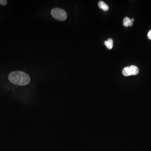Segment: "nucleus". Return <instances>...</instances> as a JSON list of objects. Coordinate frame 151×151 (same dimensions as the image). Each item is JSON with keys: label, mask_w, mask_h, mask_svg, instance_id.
Returning <instances> with one entry per match:
<instances>
[{"label": "nucleus", "mask_w": 151, "mask_h": 151, "mask_svg": "<svg viewBox=\"0 0 151 151\" xmlns=\"http://www.w3.org/2000/svg\"><path fill=\"white\" fill-rule=\"evenodd\" d=\"M8 79L12 84L22 87L29 85L31 82L30 75L21 71H12L8 76Z\"/></svg>", "instance_id": "obj_1"}, {"label": "nucleus", "mask_w": 151, "mask_h": 151, "mask_svg": "<svg viewBox=\"0 0 151 151\" xmlns=\"http://www.w3.org/2000/svg\"><path fill=\"white\" fill-rule=\"evenodd\" d=\"M52 16L59 21H64L67 18V13L64 10L61 8H53L50 11Z\"/></svg>", "instance_id": "obj_2"}, {"label": "nucleus", "mask_w": 151, "mask_h": 151, "mask_svg": "<svg viewBox=\"0 0 151 151\" xmlns=\"http://www.w3.org/2000/svg\"><path fill=\"white\" fill-rule=\"evenodd\" d=\"M139 70L138 67L134 65L125 67L123 70V74L126 76L136 75L139 74Z\"/></svg>", "instance_id": "obj_3"}, {"label": "nucleus", "mask_w": 151, "mask_h": 151, "mask_svg": "<svg viewBox=\"0 0 151 151\" xmlns=\"http://www.w3.org/2000/svg\"><path fill=\"white\" fill-rule=\"evenodd\" d=\"M98 6L100 9H103L104 11H108L109 9V6L107 4L103 1H100L98 3Z\"/></svg>", "instance_id": "obj_4"}, {"label": "nucleus", "mask_w": 151, "mask_h": 151, "mask_svg": "<svg viewBox=\"0 0 151 151\" xmlns=\"http://www.w3.org/2000/svg\"><path fill=\"white\" fill-rule=\"evenodd\" d=\"M130 21H131V19L129 18V17H125V18H124V21H123L124 26H126V27L129 26Z\"/></svg>", "instance_id": "obj_5"}, {"label": "nucleus", "mask_w": 151, "mask_h": 151, "mask_svg": "<svg viewBox=\"0 0 151 151\" xmlns=\"http://www.w3.org/2000/svg\"><path fill=\"white\" fill-rule=\"evenodd\" d=\"M105 45L107 47L108 49H111L113 47V43H110V42H108V40H107V41H105Z\"/></svg>", "instance_id": "obj_6"}, {"label": "nucleus", "mask_w": 151, "mask_h": 151, "mask_svg": "<svg viewBox=\"0 0 151 151\" xmlns=\"http://www.w3.org/2000/svg\"><path fill=\"white\" fill-rule=\"evenodd\" d=\"M7 3V0H0V4L2 5H6Z\"/></svg>", "instance_id": "obj_7"}, {"label": "nucleus", "mask_w": 151, "mask_h": 151, "mask_svg": "<svg viewBox=\"0 0 151 151\" xmlns=\"http://www.w3.org/2000/svg\"><path fill=\"white\" fill-rule=\"evenodd\" d=\"M134 21V18H132L131 19V21H130V24H129V26H133V22Z\"/></svg>", "instance_id": "obj_8"}, {"label": "nucleus", "mask_w": 151, "mask_h": 151, "mask_svg": "<svg viewBox=\"0 0 151 151\" xmlns=\"http://www.w3.org/2000/svg\"><path fill=\"white\" fill-rule=\"evenodd\" d=\"M147 36H148L149 39L151 40V30L149 32Z\"/></svg>", "instance_id": "obj_9"}, {"label": "nucleus", "mask_w": 151, "mask_h": 151, "mask_svg": "<svg viewBox=\"0 0 151 151\" xmlns=\"http://www.w3.org/2000/svg\"><path fill=\"white\" fill-rule=\"evenodd\" d=\"M108 41L109 42H110V43H113V40L111 38H109V39H108Z\"/></svg>", "instance_id": "obj_10"}]
</instances>
